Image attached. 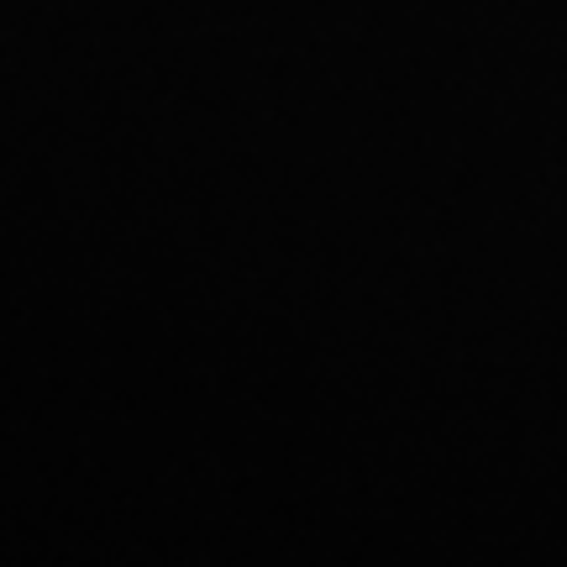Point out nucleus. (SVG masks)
I'll use <instances>...</instances> for the list:
<instances>
[]
</instances>
